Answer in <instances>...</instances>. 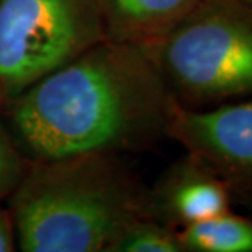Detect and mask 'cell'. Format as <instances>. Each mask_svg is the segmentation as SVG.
Instances as JSON below:
<instances>
[{"mask_svg":"<svg viewBox=\"0 0 252 252\" xmlns=\"http://www.w3.org/2000/svg\"><path fill=\"white\" fill-rule=\"evenodd\" d=\"M175 107L146 48L108 38L4 104L30 161L149 149L167 137Z\"/></svg>","mask_w":252,"mask_h":252,"instance_id":"6da1fadb","label":"cell"},{"mask_svg":"<svg viewBox=\"0 0 252 252\" xmlns=\"http://www.w3.org/2000/svg\"><path fill=\"white\" fill-rule=\"evenodd\" d=\"M146 190L121 154L86 153L30 161L7 198L17 248L108 252L127 223L147 216Z\"/></svg>","mask_w":252,"mask_h":252,"instance_id":"7a4b0ae2","label":"cell"},{"mask_svg":"<svg viewBox=\"0 0 252 252\" xmlns=\"http://www.w3.org/2000/svg\"><path fill=\"white\" fill-rule=\"evenodd\" d=\"M144 48L184 108H212L252 95L251 4L202 0Z\"/></svg>","mask_w":252,"mask_h":252,"instance_id":"3957f363","label":"cell"},{"mask_svg":"<svg viewBox=\"0 0 252 252\" xmlns=\"http://www.w3.org/2000/svg\"><path fill=\"white\" fill-rule=\"evenodd\" d=\"M104 39L99 0H0V89L6 102Z\"/></svg>","mask_w":252,"mask_h":252,"instance_id":"277c9868","label":"cell"},{"mask_svg":"<svg viewBox=\"0 0 252 252\" xmlns=\"http://www.w3.org/2000/svg\"><path fill=\"white\" fill-rule=\"evenodd\" d=\"M167 137L216 172L233 196L252 199V95L205 109L177 104Z\"/></svg>","mask_w":252,"mask_h":252,"instance_id":"5b68a950","label":"cell"},{"mask_svg":"<svg viewBox=\"0 0 252 252\" xmlns=\"http://www.w3.org/2000/svg\"><path fill=\"white\" fill-rule=\"evenodd\" d=\"M233 195L224 181L195 156L171 164L146 190V213L181 230L230 210Z\"/></svg>","mask_w":252,"mask_h":252,"instance_id":"8992f818","label":"cell"},{"mask_svg":"<svg viewBox=\"0 0 252 252\" xmlns=\"http://www.w3.org/2000/svg\"><path fill=\"white\" fill-rule=\"evenodd\" d=\"M202 0H99L107 38L150 45Z\"/></svg>","mask_w":252,"mask_h":252,"instance_id":"52a82bcc","label":"cell"},{"mask_svg":"<svg viewBox=\"0 0 252 252\" xmlns=\"http://www.w3.org/2000/svg\"><path fill=\"white\" fill-rule=\"evenodd\" d=\"M184 252H252V220L230 210L178 230Z\"/></svg>","mask_w":252,"mask_h":252,"instance_id":"ba28073f","label":"cell"},{"mask_svg":"<svg viewBox=\"0 0 252 252\" xmlns=\"http://www.w3.org/2000/svg\"><path fill=\"white\" fill-rule=\"evenodd\" d=\"M108 252H184L178 231L150 216L133 219L109 245Z\"/></svg>","mask_w":252,"mask_h":252,"instance_id":"9c48e42d","label":"cell"},{"mask_svg":"<svg viewBox=\"0 0 252 252\" xmlns=\"http://www.w3.org/2000/svg\"><path fill=\"white\" fill-rule=\"evenodd\" d=\"M28 164L30 160L18 147L7 125L0 121V199L9 198Z\"/></svg>","mask_w":252,"mask_h":252,"instance_id":"30bf717a","label":"cell"},{"mask_svg":"<svg viewBox=\"0 0 252 252\" xmlns=\"http://www.w3.org/2000/svg\"><path fill=\"white\" fill-rule=\"evenodd\" d=\"M17 250V235L9 206H0V252Z\"/></svg>","mask_w":252,"mask_h":252,"instance_id":"8fae6325","label":"cell"},{"mask_svg":"<svg viewBox=\"0 0 252 252\" xmlns=\"http://www.w3.org/2000/svg\"><path fill=\"white\" fill-rule=\"evenodd\" d=\"M4 104H6V98L1 93V89H0V107H4Z\"/></svg>","mask_w":252,"mask_h":252,"instance_id":"7c38bea8","label":"cell"},{"mask_svg":"<svg viewBox=\"0 0 252 252\" xmlns=\"http://www.w3.org/2000/svg\"><path fill=\"white\" fill-rule=\"evenodd\" d=\"M240 1H244V3H247V4H251L252 6V0H240Z\"/></svg>","mask_w":252,"mask_h":252,"instance_id":"4fadbf2b","label":"cell"}]
</instances>
